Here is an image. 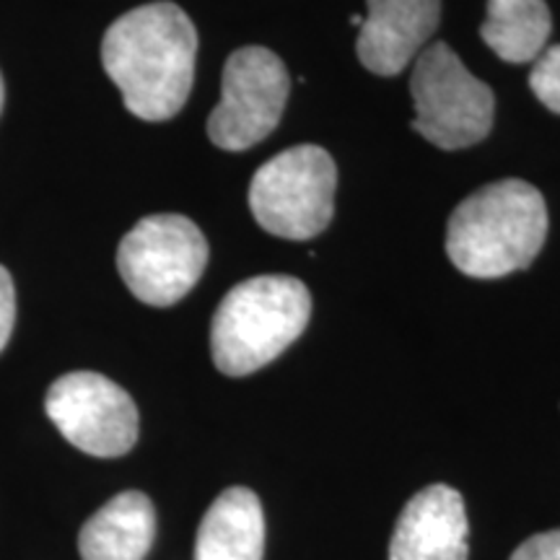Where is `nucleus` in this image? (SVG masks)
Wrapping results in <instances>:
<instances>
[{
	"mask_svg": "<svg viewBox=\"0 0 560 560\" xmlns=\"http://www.w3.org/2000/svg\"><path fill=\"white\" fill-rule=\"evenodd\" d=\"M529 89L550 112L560 115V45L545 47L529 73Z\"/></svg>",
	"mask_w": 560,
	"mask_h": 560,
	"instance_id": "nucleus-14",
	"label": "nucleus"
},
{
	"mask_svg": "<svg viewBox=\"0 0 560 560\" xmlns=\"http://www.w3.org/2000/svg\"><path fill=\"white\" fill-rule=\"evenodd\" d=\"M198 32L177 3L140 5L109 26L102 66L120 89L128 112L145 122L172 120L195 81Z\"/></svg>",
	"mask_w": 560,
	"mask_h": 560,
	"instance_id": "nucleus-1",
	"label": "nucleus"
},
{
	"mask_svg": "<svg viewBox=\"0 0 560 560\" xmlns=\"http://www.w3.org/2000/svg\"><path fill=\"white\" fill-rule=\"evenodd\" d=\"M552 32L545 0H488L480 37L506 62H532L548 47Z\"/></svg>",
	"mask_w": 560,
	"mask_h": 560,
	"instance_id": "nucleus-13",
	"label": "nucleus"
},
{
	"mask_svg": "<svg viewBox=\"0 0 560 560\" xmlns=\"http://www.w3.org/2000/svg\"><path fill=\"white\" fill-rule=\"evenodd\" d=\"M45 410L55 429L91 457H122L138 441L136 402L96 371H70L52 382Z\"/></svg>",
	"mask_w": 560,
	"mask_h": 560,
	"instance_id": "nucleus-8",
	"label": "nucleus"
},
{
	"mask_svg": "<svg viewBox=\"0 0 560 560\" xmlns=\"http://www.w3.org/2000/svg\"><path fill=\"white\" fill-rule=\"evenodd\" d=\"M291 79L265 47H242L223 66L221 102L208 117V138L223 151H247L278 128Z\"/></svg>",
	"mask_w": 560,
	"mask_h": 560,
	"instance_id": "nucleus-7",
	"label": "nucleus"
},
{
	"mask_svg": "<svg viewBox=\"0 0 560 560\" xmlns=\"http://www.w3.org/2000/svg\"><path fill=\"white\" fill-rule=\"evenodd\" d=\"M366 5L355 42L359 60L384 79L402 73L436 34L441 0H366Z\"/></svg>",
	"mask_w": 560,
	"mask_h": 560,
	"instance_id": "nucleus-9",
	"label": "nucleus"
},
{
	"mask_svg": "<svg viewBox=\"0 0 560 560\" xmlns=\"http://www.w3.org/2000/svg\"><path fill=\"white\" fill-rule=\"evenodd\" d=\"M3 102H5V86H3V75H0V112H3Z\"/></svg>",
	"mask_w": 560,
	"mask_h": 560,
	"instance_id": "nucleus-17",
	"label": "nucleus"
},
{
	"mask_svg": "<svg viewBox=\"0 0 560 560\" xmlns=\"http://www.w3.org/2000/svg\"><path fill=\"white\" fill-rule=\"evenodd\" d=\"M548 236V208L537 187L501 179L454 208L446 255L470 278H501L529 268Z\"/></svg>",
	"mask_w": 560,
	"mask_h": 560,
	"instance_id": "nucleus-2",
	"label": "nucleus"
},
{
	"mask_svg": "<svg viewBox=\"0 0 560 560\" xmlns=\"http://www.w3.org/2000/svg\"><path fill=\"white\" fill-rule=\"evenodd\" d=\"M265 514L249 488H226L202 516L195 560H262Z\"/></svg>",
	"mask_w": 560,
	"mask_h": 560,
	"instance_id": "nucleus-12",
	"label": "nucleus"
},
{
	"mask_svg": "<svg viewBox=\"0 0 560 560\" xmlns=\"http://www.w3.org/2000/svg\"><path fill=\"white\" fill-rule=\"evenodd\" d=\"M511 560H560V529L532 535L514 550Z\"/></svg>",
	"mask_w": 560,
	"mask_h": 560,
	"instance_id": "nucleus-15",
	"label": "nucleus"
},
{
	"mask_svg": "<svg viewBox=\"0 0 560 560\" xmlns=\"http://www.w3.org/2000/svg\"><path fill=\"white\" fill-rule=\"evenodd\" d=\"M156 535V511L145 493L125 490L81 527L83 560H143Z\"/></svg>",
	"mask_w": 560,
	"mask_h": 560,
	"instance_id": "nucleus-11",
	"label": "nucleus"
},
{
	"mask_svg": "<svg viewBox=\"0 0 560 560\" xmlns=\"http://www.w3.org/2000/svg\"><path fill=\"white\" fill-rule=\"evenodd\" d=\"M350 24H353V26H359V30H361L363 19H361V16H350Z\"/></svg>",
	"mask_w": 560,
	"mask_h": 560,
	"instance_id": "nucleus-18",
	"label": "nucleus"
},
{
	"mask_svg": "<svg viewBox=\"0 0 560 560\" xmlns=\"http://www.w3.org/2000/svg\"><path fill=\"white\" fill-rule=\"evenodd\" d=\"M338 170L319 145H293L265 161L249 185L255 221L272 236L306 242L332 221Z\"/></svg>",
	"mask_w": 560,
	"mask_h": 560,
	"instance_id": "nucleus-4",
	"label": "nucleus"
},
{
	"mask_svg": "<svg viewBox=\"0 0 560 560\" xmlns=\"http://www.w3.org/2000/svg\"><path fill=\"white\" fill-rule=\"evenodd\" d=\"M208 265V242L190 219L159 213L122 236L117 270L132 296L151 306H172L195 289Z\"/></svg>",
	"mask_w": 560,
	"mask_h": 560,
	"instance_id": "nucleus-6",
	"label": "nucleus"
},
{
	"mask_svg": "<svg viewBox=\"0 0 560 560\" xmlns=\"http://www.w3.org/2000/svg\"><path fill=\"white\" fill-rule=\"evenodd\" d=\"M410 94L416 104L412 130L439 149H467L493 128V91L444 42H433L416 58Z\"/></svg>",
	"mask_w": 560,
	"mask_h": 560,
	"instance_id": "nucleus-5",
	"label": "nucleus"
},
{
	"mask_svg": "<svg viewBox=\"0 0 560 560\" xmlns=\"http://www.w3.org/2000/svg\"><path fill=\"white\" fill-rule=\"evenodd\" d=\"M13 325H16V289L11 272L0 265V353L9 346Z\"/></svg>",
	"mask_w": 560,
	"mask_h": 560,
	"instance_id": "nucleus-16",
	"label": "nucleus"
},
{
	"mask_svg": "<svg viewBox=\"0 0 560 560\" xmlns=\"http://www.w3.org/2000/svg\"><path fill=\"white\" fill-rule=\"evenodd\" d=\"M467 511L459 490L444 482L418 490L402 509L389 560H467Z\"/></svg>",
	"mask_w": 560,
	"mask_h": 560,
	"instance_id": "nucleus-10",
	"label": "nucleus"
},
{
	"mask_svg": "<svg viewBox=\"0 0 560 560\" xmlns=\"http://www.w3.org/2000/svg\"><path fill=\"white\" fill-rule=\"evenodd\" d=\"M312 317L310 289L291 276H260L234 285L210 325V355L226 376H247L276 361Z\"/></svg>",
	"mask_w": 560,
	"mask_h": 560,
	"instance_id": "nucleus-3",
	"label": "nucleus"
}]
</instances>
